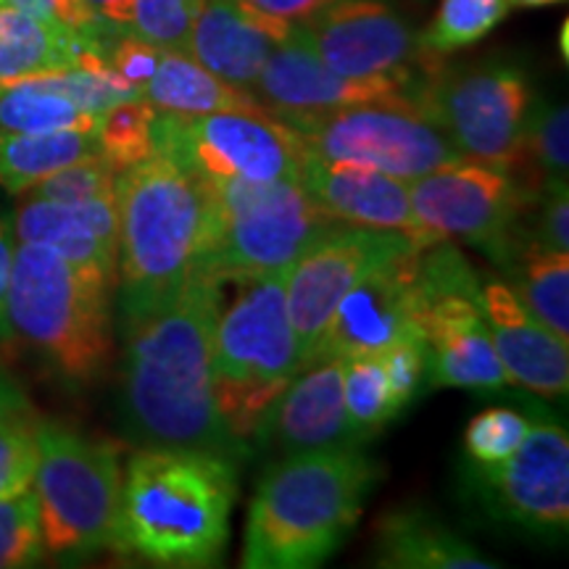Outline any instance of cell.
<instances>
[{"mask_svg":"<svg viewBox=\"0 0 569 569\" xmlns=\"http://www.w3.org/2000/svg\"><path fill=\"white\" fill-rule=\"evenodd\" d=\"M274 117L293 127L311 156L325 161L359 163L403 182L465 163L440 127L432 124L409 98Z\"/></svg>","mask_w":569,"mask_h":569,"instance_id":"cell-10","label":"cell"},{"mask_svg":"<svg viewBox=\"0 0 569 569\" xmlns=\"http://www.w3.org/2000/svg\"><path fill=\"white\" fill-rule=\"evenodd\" d=\"M317 59L336 74L351 80L393 77L415 88L417 67L438 69V59L419 48V32L382 0H336L315 19L298 24Z\"/></svg>","mask_w":569,"mask_h":569,"instance_id":"cell-15","label":"cell"},{"mask_svg":"<svg viewBox=\"0 0 569 569\" xmlns=\"http://www.w3.org/2000/svg\"><path fill=\"white\" fill-rule=\"evenodd\" d=\"M117 282L71 264L53 248H13L9 325L74 386L101 380L113 356L111 298Z\"/></svg>","mask_w":569,"mask_h":569,"instance_id":"cell-5","label":"cell"},{"mask_svg":"<svg viewBox=\"0 0 569 569\" xmlns=\"http://www.w3.org/2000/svg\"><path fill=\"white\" fill-rule=\"evenodd\" d=\"M46 553L84 559L117 546L119 446L61 422H38L32 480Z\"/></svg>","mask_w":569,"mask_h":569,"instance_id":"cell-8","label":"cell"},{"mask_svg":"<svg viewBox=\"0 0 569 569\" xmlns=\"http://www.w3.org/2000/svg\"><path fill=\"white\" fill-rule=\"evenodd\" d=\"M238 3H243L248 11L256 13V17L298 27L306 24L309 19H315L319 11H325L327 6H332L336 0H238Z\"/></svg>","mask_w":569,"mask_h":569,"instance_id":"cell-43","label":"cell"},{"mask_svg":"<svg viewBox=\"0 0 569 569\" xmlns=\"http://www.w3.org/2000/svg\"><path fill=\"white\" fill-rule=\"evenodd\" d=\"M142 98L169 117H203L217 111H267L248 90L219 80L182 51H161L159 67L142 88Z\"/></svg>","mask_w":569,"mask_h":569,"instance_id":"cell-26","label":"cell"},{"mask_svg":"<svg viewBox=\"0 0 569 569\" xmlns=\"http://www.w3.org/2000/svg\"><path fill=\"white\" fill-rule=\"evenodd\" d=\"M480 306L511 386L536 390L540 396H565L569 388V343L553 336L519 301L509 282L486 280L480 284Z\"/></svg>","mask_w":569,"mask_h":569,"instance_id":"cell-21","label":"cell"},{"mask_svg":"<svg viewBox=\"0 0 569 569\" xmlns=\"http://www.w3.org/2000/svg\"><path fill=\"white\" fill-rule=\"evenodd\" d=\"M380 467L353 448L274 459L251 498L246 569L325 565L359 522Z\"/></svg>","mask_w":569,"mask_h":569,"instance_id":"cell-3","label":"cell"},{"mask_svg":"<svg viewBox=\"0 0 569 569\" xmlns=\"http://www.w3.org/2000/svg\"><path fill=\"white\" fill-rule=\"evenodd\" d=\"M92 156H101L96 132H0V188L21 196L59 169Z\"/></svg>","mask_w":569,"mask_h":569,"instance_id":"cell-27","label":"cell"},{"mask_svg":"<svg viewBox=\"0 0 569 569\" xmlns=\"http://www.w3.org/2000/svg\"><path fill=\"white\" fill-rule=\"evenodd\" d=\"M422 248L427 246H415L382 261L348 290L327 325L315 361L380 353L396 340L419 332L417 269Z\"/></svg>","mask_w":569,"mask_h":569,"instance_id":"cell-17","label":"cell"},{"mask_svg":"<svg viewBox=\"0 0 569 569\" xmlns=\"http://www.w3.org/2000/svg\"><path fill=\"white\" fill-rule=\"evenodd\" d=\"M119 30L124 27H111L101 34L71 32L67 27L48 24L32 13L0 3V88L74 67L88 51L101 53L106 59L109 38Z\"/></svg>","mask_w":569,"mask_h":569,"instance_id":"cell-25","label":"cell"},{"mask_svg":"<svg viewBox=\"0 0 569 569\" xmlns=\"http://www.w3.org/2000/svg\"><path fill=\"white\" fill-rule=\"evenodd\" d=\"M417 325L427 346V388L498 390L511 386L480 306L475 269L446 240L422 248Z\"/></svg>","mask_w":569,"mask_h":569,"instance_id":"cell-9","label":"cell"},{"mask_svg":"<svg viewBox=\"0 0 569 569\" xmlns=\"http://www.w3.org/2000/svg\"><path fill=\"white\" fill-rule=\"evenodd\" d=\"M475 490L498 519L540 536L569 525V438L559 425H532L522 443L496 465H475Z\"/></svg>","mask_w":569,"mask_h":569,"instance_id":"cell-16","label":"cell"},{"mask_svg":"<svg viewBox=\"0 0 569 569\" xmlns=\"http://www.w3.org/2000/svg\"><path fill=\"white\" fill-rule=\"evenodd\" d=\"M213 315L217 280L196 272L172 303L124 330L119 415L130 443L232 461L248 457V443L232 436L213 390Z\"/></svg>","mask_w":569,"mask_h":569,"instance_id":"cell-1","label":"cell"},{"mask_svg":"<svg viewBox=\"0 0 569 569\" xmlns=\"http://www.w3.org/2000/svg\"><path fill=\"white\" fill-rule=\"evenodd\" d=\"M536 92L515 63L488 61L436 69L419 84L415 103L469 163L515 172Z\"/></svg>","mask_w":569,"mask_h":569,"instance_id":"cell-11","label":"cell"},{"mask_svg":"<svg viewBox=\"0 0 569 569\" xmlns=\"http://www.w3.org/2000/svg\"><path fill=\"white\" fill-rule=\"evenodd\" d=\"M532 422L511 409H486L482 415L472 417L465 432L467 457L475 465H496L515 453L525 436L530 432Z\"/></svg>","mask_w":569,"mask_h":569,"instance_id":"cell-38","label":"cell"},{"mask_svg":"<svg viewBox=\"0 0 569 569\" xmlns=\"http://www.w3.org/2000/svg\"><path fill=\"white\" fill-rule=\"evenodd\" d=\"M372 565L386 569H493L498 561L467 543L432 511L403 507L377 519Z\"/></svg>","mask_w":569,"mask_h":569,"instance_id":"cell-24","label":"cell"},{"mask_svg":"<svg viewBox=\"0 0 569 569\" xmlns=\"http://www.w3.org/2000/svg\"><path fill=\"white\" fill-rule=\"evenodd\" d=\"M538 219L530 232V243L546 251L569 253V193L567 184L543 190L538 198Z\"/></svg>","mask_w":569,"mask_h":569,"instance_id":"cell-42","label":"cell"},{"mask_svg":"<svg viewBox=\"0 0 569 569\" xmlns=\"http://www.w3.org/2000/svg\"><path fill=\"white\" fill-rule=\"evenodd\" d=\"M569 172V113L565 103L532 98L522 148L515 167L517 180L540 196L543 190L567 184Z\"/></svg>","mask_w":569,"mask_h":569,"instance_id":"cell-28","label":"cell"},{"mask_svg":"<svg viewBox=\"0 0 569 569\" xmlns=\"http://www.w3.org/2000/svg\"><path fill=\"white\" fill-rule=\"evenodd\" d=\"M117 284L122 327L180 296L201 261L209 196L203 182L161 153L117 174Z\"/></svg>","mask_w":569,"mask_h":569,"instance_id":"cell-4","label":"cell"},{"mask_svg":"<svg viewBox=\"0 0 569 569\" xmlns=\"http://www.w3.org/2000/svg\"><path fill=\"white\" fill-rule=\"evenodd\" d=\"M251 96L272 113H317L396 98L415 101V88L393 77L351 80L336 74L317 59L296 27L290 38L274 46L259 80L253 82Z\"/></svg>","mask_w":569,"mask_h":569,"instance_id":"cell-19","label":"cell"},{"mask_svg":"<svg viewBox=\"0 0 569 569\" xmlns=\"http://www.w3.org/2000/svg\"><path fill=\"white\" fill-rule=\"evenodd\" d=\"M46 557L34 490L0 498V569L40 565Z\"/></svg>","mask_w":569,"mask_h":569,"instance_id":"cell-34","label":"cell"},{"mask_svg":"<svg viewBox=\"0 0 569 569\" xmlns=\"http://www.w3.org/2000/svg\"><path fill=\"white\" fill-rule=\"evenodd\" d=\"M203 188L209 224L196 272L209 277L284 272L322 234L346 224L325 211L301 180L217 182Z\"/></svg>","mask_w":569,"mask_h":569,"instance_id":"cell-7","label":"cell"},{"mask_svg":"<svg viewBox=\"0 0 569 569\" xmlns=\"http://www.w3.org/2000/svg\"><path fill=\"white\" fill-rule=\"evenodd\" d=\"M511 11V0H440L436 17L419 32V48L432 59H443L488 38Z\"/></svg>","mask_w":569,"mask_h":569,"instance_id":"cell-31","label":"cell"},{"mask_svg":"<svg viewBox=\"0 0 569 569\" xmlns=\"http://www.w3.org/2000/svg\"><path fill=\"white\" fill-rule=\"evenodd\" d=\"M515 9H546V6H557L565 3V0H511Z\"/></svg>","mask_w":569,"mask_h":569,"instance_id":"cell-47","label":"cell"},{"mask_svg":"<svg viewBox=\"0 0 569 569\" xmlns=\"http://www.w3.org/2000/svg\"><path fill=\"white\" fill-rule=\"evenodd\" d=\"M13 246L9 227L0 219V340H9L11 325H9V284L13 272Z\"/></svg>","mask_w":569,"mask_h":569,"instance_id":"cell-44","label":"cell"},{"mask_svg":"<svg viewBox=\"0 0 569 569\" xmlns=\"http://www.w3.org/2000/svg\"><path fill=\"white\" fill-rule=\"evenodd\" d=\"M509 267L519 301L569 343V256L530 243Z\"/></svg>","mask_w":569,"mask_h":569,"instance_id":"cell-29","label":"cell"},{"mask_svg":"<svg viewBox=\"0 0 569 569\" xmlns=\"http://www.w3.org/2000/svg\"><path fill=\"white\" fill-rule=\"evenodd\" d=\"M380 359H382V367H386L390 390H393L398 409H403L411 401V396L419 390V382H422L425 377V367H427L425 338L419 336V332H415V336L396 340L393 346H388L386 351H380Z\"/></svg>","mask_w":569,"mask_h":569,"instance_id":"cell-39","label":"cell"},{"mask_svg":"<svg viewBox=\"0 0 569 569\" xmlns=\"http://www.w3.org/2000/svg\"><path fill=\"white\" fill-rule=\"evenodd\" d=\"M13 234L19 243L53 248L56 253L84 269H98L117 282L119 211L117 193L80 203H53L21 198Z\"/></svg>","mask_w":569,"mask_h":569,"instance_id":"cell-23","label":"cell"},{"mask_svg":"<svg viewBox=\"0 0 569 569\" xmlns=\"http://www.w3.org/2000/svg\"><path fill=\"white\" fill-rule=\"evenodd\" d=\"M0 3H3V0H0Z\"/></svg>","mask_w":569,"mask_h":569,"instance_id":"cell-48","label":"cell"},{"mask_svg":"<svg viewBox=\"0 0 569 569\" xmlns=\"http://www.w3.org/2000/svg\"><path fill=\"white\" fill-rule=\"evenodd\" d=\"M156 111L146 98H132L111 106L98 117L96 140L98 151L106 161L111 163L117 172L151 159L156 153L153 148V119Z\"/></svg>","mask_w":569,"mask_h":569,"instance_id":"cell-33","label":"cell"},{"mask_svg":"<svg viewBox=\"0 0 569 569\" xmlns=\"http://www.w3.org/2000/svg\"><path fill=\"white\" fill-rule=\"evenodd\" d=\"M159 59L161 48L140 40L138 34H132L130 30L119 32L117 40H111L109 48H106V61H109V67L117 71L124 82L138 88L140 96L146 82L151 80L156 67H159Z\"/></svg>","mask_w":569,"mask_h":569,"instance_id":"cell-41","label":"cell"},{"mask_svg":"<svg viewBox=\"0 0 569 569\" xmlns=\"http://www.w3.org/2000/svg\"><path fill=\"white\" fill-rule=\"evenodd\" d=\"M38 469V422L21 415L0 422V498L32 488Z\"/></svg>","mask_w":569,"mask_h":569,"instance_id":"cell-37","label":"cell"},{"mask_svg":"<svg viewBox=\"0 0 569 569\" xmlns=\"http://www.w3.org/2000/svg\"><path fill=\"white\" fill-rule=\"evenodd\" d=\"M153 148L203 184L298 180L303 156L293 127L272 111L156 113Z\"/></svg>","mask_w":569,"mask_h":569,"instance_id":"cell-12","label":"cell"},{"mask_svg":"<svg viewBox=\"0 0 569 569\" xmlns=\"http://www.w3.org/2000/svg\"><path fill=\"white\" fill-rule=\"evenodd\" d=\"M298 180L338 222L403 232L425 246L440 243L419 224L411 209L409 184L398 177L359 167V163L325 161L303 148Z\"/></svg>","mask_w":569,"mask_h":569,"instance_id":"cell-20","label":"cell"},{"mask_svg":"<svg viewBox=\"0 0 569 569\" xmlns=\"http://www.w3.org/2000/svg\"><path fill=\"white\" fill-rule=\"evenodd\" d=\"M198 0H134L130 32L161 51H188Z\"/></svg>","mask_w":569,"mask_h":569,"instance_id":"cell-36","label":"cell"},{"mask_svg":"<svg viewBox=\"0 0 569 569\" xmlns=\"http://www.w3.org/2000/svg\"><path fill=\"white\" fill-rule=\"evenodd\" d=\"M21 415H30V401H27V396L21 393L17 382L0 369V422L21 417Z\"/></svg>","mask_w":569,"mask_h":569,"instance_id":"cell-45","label":"cell"},{"mask_svg":"<svg viewBox=\"0 0 569 569\" xmlns=\"http://www.w3.org/2000/svg\"><path fill=\"white\" fill-rule=\"evenodd\" d=\"M3 3H9L24 13H32V17L48 21V24L67 27L71 32L101 34L109 32L111 27H119L106 21L103 17H98L84 0H3Z\"/></svg>","mask_w":569,"mask_h":569,"instance_id":"cell-40","label":"cell"},{"mask_svg":"<svg viewBox=\"0 0 569 569\" xmlns=\"http://www.w3.org/2000/svg\"><path fill=\"white\" fill-rule=\"evenodd\" d=\"M340 369H343L346 415L353 430L367 440L401 411L390 390L386 367L380 353H365L340 359Z\"/></svg>","mask_w":569,"mask_h":569,"instance_id":"cell-32","label":"cell"},{"mask_svg":"<svg viewBox=\"0 0 569 569\" xmlns=\"http://www.w3.org/2000/svg\"><path fill=\"white\" fill-rule=\"evenodd\" d=\"M407 184L411 209L432 238L465 240L501 267L530 243L522 219L540 196L507 169L465 161Z\"/></svg>","mask_w":569,"mask_h":569,"instance_id":"cell-13","label":"cell"},{"mask_svg":"<svg viewBox=\"0 0 569 569\" xmlns=\"http://www.w3.org/2000/svg\"><path fill=\"white\" fill-rule=\"evenodd\" d=\"M425 246L411 234L338 224L298 256L284 277V301L303 369L315 361L327 325L348 290L382 261Z\"/></svg>","mask_w":569,"mask_h":569,"instance_id":"cell-14","label":"cell"},{"mask_svg":"<svg viewBox=\"0 0 569 569\" xmlns=\"http://www.w3.org/2000/svg\"><path fill=\"white\" fill-rule=\"evenodd\" d=\"M84 3H88L98 17H103L106 21H111V24H119L124 27V30H130L134 0H84Z\"/></svg>","mask_w":569,"mask_h":569,"instance_id":"cell-46","label":"cell"},{"mask_svg":"<svg viewBox=\"0 0 569 569\" xmlns=\"http://www.w3.org/2000/svg\"><path fill=\"white\" fill-rule=\"evenodd\" d=\"M234 465L190 448H134L122 472L113 551L156 567L219 565L238 501Z\"/></svg>","mask_w":569,"mask_h":569,"instance_id":"cell-2","label":"cell"},{"mask_svg":"<svg viewBox=\"0 0 569 569\" xmlns=\"http://www.w3.org/2000/svg\"><path fill=\"white\" fill-rule=\"evenodd\" d=\"M293 30L282 21L256 17L238 0H198L184 53L219 80L251 92L277 42Z\"/></svg>","mask_w":569,"mask_h":569,"instance_id":"cell-22","label":"cell"},{"mask_svg":"<svg viewBox=\"0 0 569 569\" xmlns=\"http://www.w3.org/2000/svg\"><path fill=\"white\" fill-rule=\"evenodd\" d=\"M117 169L111 167L103 156H92L69 167L59 169L46 180L24 190L21 198H34V201L53 203H80L98 196L117 193Z\"/></svg>","mask_w":569,"mask_h":569,"instance_id":"cell-35","label":"cell"},{"mask_svg":"<svg viewBox=\"0 0 569 569\" xmlns=\"http://www.w3.org/2000/svg\"><path fill=\"white\" fill-rule=\"evenodd\" d=\"M284 272L227 277L232 301L222 306L211 330V369L217 403L234 438L246 443L253 427L303 369L284 301Z\"/></svg>","mask_w":569,"mask_h":569,"instance_id":"cell-6","label":"cell"},{"mask_svg":"<svg viewBox=\"0 0 569 569\" xmlns=\"http://www.w3.org/2000/svg\"><path fill=\"white\" fill-rule=\"evenodd\" d=\"M96 124L98 117L82 111L63 92L38 80H21L0 88V132H96Z\"/></svg>","mask_w":569,"mask_h":569,"instance_id":"cell-30","label":"cell"},{"mask_svg":"<svg viewBox=\"0 0 569 569\" xmlns=\"http://www.w3.org/2000/svg\"><path fill=\"white\" fill-rule=\"evenodd\" d=\"M251 438L274 459L365 443L346 415L340 359H319L301 369L269 403Z\"/></svg>","mask_w":569,"mask_h":569,"instance_id":"cell-18","label":"cell"}]
</instances>
